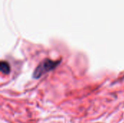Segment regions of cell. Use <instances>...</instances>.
<instances>
[{
  "label": "cell",
  "mask_w": 124,
  "mask_h": 123,
  "mask_svg": "<svg viewBox=\"0 0 124 123\" xmlns=\"http://www.w3.org/2000/svg\"><path fill=\"white\" fill-rule=\"evenodd\" d=\"M59 64H60V62L58 61H53L49 59H45L36 68L33 74V78L36 79L39 78L40 77H41L43 75L46 74V72L55 69L58 66Z\"/></svg>",
  "instance_id": "obj_1"
},
{
  "label": "cell",
  "mask_w": 124,
  "mask_h": 123,
  "mask_svg": "<svg viewBox=\"0 0 124 123\" xmlns=\"http://www.w3.org/2000/svg\"><path fill=\"white\" fill-rule=\"evenodd\" d=\"M0 70L1 72L4 74H9L10 72V67L8 62L6 61H1L0 65Z\"/></svg>",
  "instance_id": "obj_2"
}]
</instances>
